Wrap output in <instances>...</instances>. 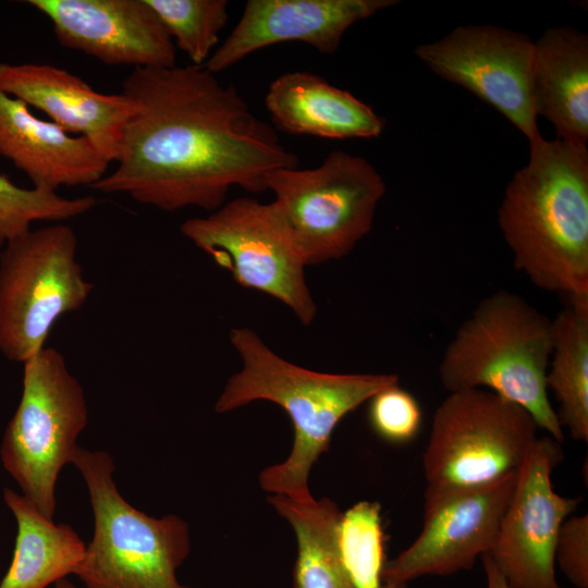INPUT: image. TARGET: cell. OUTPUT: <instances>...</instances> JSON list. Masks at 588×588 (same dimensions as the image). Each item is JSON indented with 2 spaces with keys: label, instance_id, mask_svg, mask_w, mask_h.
Instances as JSON below:
<instances>
[{
  "label": "cell",
  "instance_id": "1",
  "mask_svg": "<svg viewBox=\"0 0 588 588\" xmlns=\"http://www.w3.org/2000/svg\"><path fill=\"white\" fill-rule=\"evenodd\" d=\"M121 93L134 111L123 128L118 167L94 189L127 194L168 212H211L232 187L261 193L270 172L298 164L235 86L204 66L135 68Z\"/></svg>",
  "mask_w": 588,
  "mask_h": 588
},
{
  "label": "cell",
  "instance_id": "2",
  "mask_svg": "<svg viewBox=\"0 0 588 588\" xmlns=\"http://www.w3.org/2000/svg\"><path fill=\"white\" fill-rule=\"evenodd\" d=\"M230 341L242 359L215 411L228 413L255 401L282 407L293 426V444L285 461L260 471L259 485L270 494L294 500L313 498L308 478L332 433L351 412L379 391L399 383L394 373H328L292 364L275 354L250 328H233Z\"/></svg>",
  "mask_w": 588,
  "mask_h": 588
},
{
  "label": "cell",
  "instance_id": "3",
  "mask_svg": "<svg viewBox=\"0 0 588 588\" xmlns=\"http://www.w3.org/2000/svg\"><path fill=\"white\" fill-rule=\"evenodd\" d=\"M498 223L514 267L532 284L588 296V149L543 137L509 182Z\"/></svg>",
  "mask_w": 588,
  "mask_h": 588
},
{
  "label": "cell",
  "instance_id": "4",
  "mask_svg": "<svg viewBox=\"0 0 588 588\" xmlns=\"http://www.w3.org/2000/svg\"><path fill=\"white\" fill-rule=\"evenodd\" d=\"M552 348V320L517 294L499 290L456 331L439 365L440 381L449 393L486 389L522 406L562 444L564 430L546 382Z\"/></svg>",
  "mask_w": 588,
  "mask_h": 588
},
{
  "label": "cell",
  "instance_id": "5",
  "mask_svg": "<svg viewBox=\"0 0 588 588\" xmlns=\"http://www.w3.org/2000/svg\"><path fill=\"white\" fill-rule=\"evenodd\" d=\"M72 464L86 483L95 523L75 573L85 588H192L176 576L191 551L187 522L132 506L114 482L109 453L78 446Z\"/></svg>",
  "mask_w": 588,
  "mask_h": 588
},
{
  "label": "cell",
  "instance_id": "6",
  "mask_svg": "<svg viewBox=\"0 0 588 588\" xmlns=\"http://www.w3.org/2000/svg\"><path fill=\"white\" fill-rule=\"evenodd\" d=\"M23 366L21 400L4 430L0 456L22 494L52 519L58 477L72 464L88 409L81 383L58 350L44 347Z\"/></svg>",
  "mask_w": 588,
  "mask_h": 588
},
{
  "label": "cell",
  "instance_id": "7",
  "mask_svg": "<svg viewBox=\"0 0 588 588\" xmlns=\"http://www.w3.org/2000/svg\"><path fill=\"white\" fill-rule=\"evenodd\" d=\"M267 189L307 267L345 257L370 232L385 183L365 158L333 150L316 168L270 172Z\"/></svg>",
  "mask_w": 588,
  "mask_h": 588
},
{
  "label": "cell",
  "instance_id": "8",
  "mask_svg": "<svg viewBox=\"0 0 588 588\" xmlns=\"http://www.w3.org/2000/svg\"><path fill=\"white\" fill-rule=\"evenodd\" d=\"M93 289L71 226L29 230L8 242L0 252L1 353L24 364L45 347L58 319L78 310Z\"/></svg>",
  "mask_w": 588,
  "mask_h": 588
},
{
  "label": "cell",
  "instance_id": "9",
  "mask_svg": "<svg viewBox=\"0 0 588 588\" xmlns=\"http://www.w3.org/2000/svg\"><path fill=\"white\" fill-rule=\"evenodd\" d=\"M538 426L522 406L486 389L450 392L422 454L428 486H476L519 470Z\"/></svg>",
  "mask_w": 588,
  "mask_h": 588
},
{
  "label": "cell",
  "instance_id": "10",
  "mask_svg": "<svg viewBox=\"0 0 588 588\" xmlns=\"http://www.w3.org/2000/svg\"><path fill=\"white\" fill-rule=\"evenodd\" d=\"M180 230L238 285L283 303L304 326L314 321L317 306L306 266L273 201L235 198L206 217L185 220Z\"/></svg>",
  "mask_w": 588,
  "mask_h": 588
},
{
  "label": "cell",
  "instance_id": "11",
  "mask_svg": "<svg viewBox=\"0 0 588 588\" xmlns=\"http://www.w3.org/2000/svg\"><path fill=\"white\" fill-rule=\"evenodd\" d=\"M517 474L476 486L427 485L421 531L408 548L384 563L381 579L407 584L425 575L470 569L494 544Z\"/></svg>",
  "mask_w": 588,
  "mask_h": 588
},
{
  "label": "cell",
  "instance_id": "12",
  "mask_svg": "<svg viewBox=\"0 0 588 588\" xmlns=\"http://www.w3.org/2000/svg\"><path fill=\"white\" fill-rule=\"evenodd\" d=\"M415 53L434 74L492 106L529 145L542 138L530 94L534 41L527 35L494 25H464L417 46Z\"/></svg>",
  "mask_w": 588,
  "mask_h": 588
},
{
  "label": "cell",
  "instance_id": "13",
  "mask_svg": "<svg viewBox=\"0 0 588 588\" xmlns=\"http://www.w3.org/2000/svg\"><path fill=\"white\" fill-rule=\"evenodd\" d=\"M563 458L561 443L538 438L517 474L513 497L488 553L511 588H563L554 552L563 522L581 498L563 497L551 475Z\"/></svg>",
  "mask_w": 588,
  "mask_h": 588
},
{
  "label": "cell",
  "instance_id": "14",
  "mask_svg": "<svg viewBox=\"0 0 588 588\" xmlns=\"http://www.w3.org/2000/svg\"><path fill=\"white\" fill-rule=\"evenodd\" d=\"M58 42L107 65L170 68L176 48L146 0H28Z\"/></svg>",
  "mask_w": 588,
  "mask_h": 588
},
{
  "label": "cell",
  "instance_id": "15",
  "mask_svg": "<svg viewBox=\"0 0 588 588\" xmlns=\"http://www.w3.org/2000/svg\"><path fill=\"white\" fill-rule=\"evenodd\" d=\"M396 0H248L241 19L205 63L218 74L266 47L299 41L334 53L346 30Z\"/></svg>",
  "mask_w": 588,
  "mask_h": 588
},
{
  "label": "cell",
  "instance_id": "16",
  "mask_svg": "<svg viewBox=\"0 0 588 588\" xmlns=\"http://www.w3.org/2000/svg\"><path fill=\"white\" fill-rule=\"evenodd\" d=\"M0 91L45 112L68 133L87 137L110 162L119 157L123 128L134 111L120 94H102L52 64L0 63Z\"/></svg>",
  "mask_w": 588,
  "mask_h": 588
},
{
  "label": "cell",
  "instance_id": "17",
  "mask_svg": "<svg viewBox=\"0 0 588 588\" xmlns=\"http://www.w3.org/2000/svg\"><path fill=\"white\" fill-rule=\"evenodd\" d=\"M0 156L9 159L34 187H91L110 161L85 136L72 135L34 115L24 101L0 91Z\"/></svg>",
  "mask_w": 588,
  "mask_h": 588
},
{
  "label": "cell",
  "instance_id": "18",
  "mask_svg": "<svg viewBox=\"0 0 588 588\" xmlns=\"http://www.w3.org/2000/svg\"><path fill=\"white\" fill-rule=\"evenodd\" d=\"M265 105L277 128L291 135L328 139L373 138L385 120L347 90L305 71L273 79Z\"/></svg>",
  "mask_w": 588,
  "mask_h": 588
},
{
  "label": "cell",
  "instance_id": "19",
  "mask_svg": "<svg viewBox=\"0 0 588 588\" xmlns=\"http://www.w3.org/2000/svg\"><path fill=\"white\" fill-rule=\"evenodd\" d=\"M530 94L536 115L552 123L556 139L587 146V34L568 26L551 27L534 41Z\"/></svg>",
  "mask_w": 588,
  "mask_h": 588
},
{
  "label": "cell",
  "instance_id": "20",
  "mask_svg": "<svg viewBox=\"0 0 588 588\" xmlns=\"http://www.w3.org/2000/svg\"><path fill=\"white\" fill-rule=\"evenodd\" d=\"M3 500L17 525L14 553L0 588H47L75 575L86 544L68 524L42 515L25 495L5 488Z\"/></svg>",
  "mask_w": 588,
  "mask_h": 588
},
{
  "label": "cell",
  "instance_id": "21",
  "mask_svg": "<svg viewBox=\"0 0 588 588\" xmlns=\"http://www.w3.org/2000/svg\"><path fill=\"white\" fill-rule=\"evenodd\" d=\"M268 502L296 536L293 588H355L339 553L342 512L336 503L328 498L294 500L283 494H271Z\"/></svg>",
  "mask_w": 588,
  "mask_h": 588
},
{
  "label": "cell",
  "instance_id": "22",
  "mask_svg": "<svg viewBox=\"0 0 588 588\" xmlns=\"http://www.w3.org/2000/svg\"><path fill=\"white\" fill-rule=\"evenodd\" d=\"M552 320L553 348L547 389L559 402L561 427L575 440L588 441V296L567 297Z\"/></svg>",
  "mask_w": 588,
  "mask_h": 588
},
{
  "label": "cell",
  "instance_id": "23",
  "mask_svg": "<svg viewBox=\"0 0 588 588\" xmlns=\"http://www.w3.org/2000/svg\"><path fill=\"white\" fill-rule=\"evenodd\" d=\"M378 502L360 501L342 513L338 548L355 588H380L384 566V537Z\"/></svg>",
  "mask_w": 588,
  "mask_h": 588
},
{
  "label": "cell",
  "instance_id": "24",
  "mask_svg": "<svg viewBox=\"0 0 588 588\" xmlns=\"http://www.w3.org/2000/svg\"><path fill=\"white\" fill-rule=\"evenodd\" d=\"M156 12L175 48L193 65L204 66L229 20L226 0H146Z\"/></svg>",
  "mask_w": 588,
  "mask_h": 588
},
{
  "label": "cell",
  "instance_id": "25",
  "mask_svg": "<svg viewBox=\"0 0 588 588\" xmlns=\"http://www.w3.org/2000/svg\"><path fill=\"white\" fill-rule=\"evenodd\" d=\"M96 205L93 196L66 198L44 187L24 188L0 174V249L29 231L35 221H64Z\"/></svg>",
  "mask_w": 588,
  "mask_h": 588
},
{
  "label": "cell",
  "instance_id": "26",
  "mask_svg": "<svg viewBox=\"0 0 588 588\" xmlns=\"http://www.w3.org/2000/svg\"><path fill=\"white\" fill-rule=\"evenodd\" d=\"M369 401V422L380 438L391 443L415 438L421 425V409L409 392L397 383L379 391Z\"/></svg>",
  "mask_w": 588,
  "mask_h": 588
},
{
  "label": "cell",
  "instance_id": "27",
  "mask_svg": "<svg viewBox=\"0 0 588 588\" xmlns=\"http://www.w3.org/2000/svg\"><path fill=\"white\" fill-rule=\"evenodd\" d=\"M555 565L577 588H588V515L567 517L560 527Z\"/></svg>",
  "mask_w": 588,
  "mask_h": 588
},
{
  "label": "cell",
  "instance_id": "28",
  "mask_svg": "<svg viewBox=\"0 0 588 588\" xmlns=\"http://www.w3.org/2000/svg\"><path fill=\"white\" fill-rule=\"evenodd\" d=\"M481 560L487 578V588H511L488 553L481 555Z\"/></svg>",
  "mask_w": 588,
  "mask_h": 588
},
{
  "label": "cell",
  "instance_id": "29",
  "mask_svg": "<svg viewBox=\"0 0 588 588\" xmlns=\"http://www.w3.org/2000/svg\"><path fill=\"white\" fill-rule=\"evenodd\" d=\"M54 588H77L70 580L63 578L54 584Z\"/></svg>",
  "mask_w": 588,
  "mask_h": 588
},
{
  "label": "cell",
  "instance_id": "30",
  "mask_svg": "<svg viewBox=\"0 0 588 588\" xmlns=\"http://www.w3.org/2000/svg\"><path fill=\"white\" fill-rule=\"evenodd\" d=\"M380 588H407L406 584L387 581Z\"/></svg>",
  "mask_w": 588,
  "mask_h": 588
}]
</instances>
